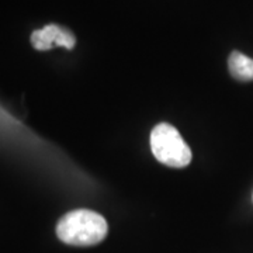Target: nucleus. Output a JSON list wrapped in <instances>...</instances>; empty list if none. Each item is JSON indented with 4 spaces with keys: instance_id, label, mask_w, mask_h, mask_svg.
I'll use <instances>...</instances> for the list:
<instances>
[{
    "instance_id": "20e7f679",
    "label": "nucleus",
    "mask_w": 253,
    "mask_h": 253,
    "mask_svg": "<svg viewBox=\"0 0 253 253\" xmlns=\"http://www.w3.org/2000/svg\"><path fill=\"white\" fill-rule=\"evenodd\" d=\"M228 69L231 76L239 82L253 81V59L239 51H232L228 58Z\"/></svg>"
},
{
    "instance_id": "7ed1b4c3",
    "label": "nucleus",
    "mask_w": 253,
    "mask_h": 253,
    "mask_svg": "<svg viewBox=\"0 0 253 253\" xmlns=\"http://www.w3.org/2000/svg\"><path fill=\"white\" fill-rule=\"evenodd\" d=\"M31 44L38 51H48L54 46H63L73 49L76 38L72 31L58 24H48L41 30H36L31 34Z\"/></svg>"
},
{
    "instance_id": "f03ea898",
    "label": "nucleus",
    "mask_w": 253,
    "mask_h": 253,
    "mask_svg": "<svg viewBox=\"0 0 253 253\" xmlns=\"http://www.w3.org/2000/svg\"><path fill=\"white\" fill-rule=\"evenodd\" d=\"M151 149L158 162L181 169L191 162V151L180 132L170 124H158L151 132Z\"/></svg>"
},
{
    "instance_id": "f257e3e1",
    "label": "nucleus",
    "mask_w": 253,
    "mask_h": 253,
    "mask_svg": "<svg viewBox=\"0 0 253 253\" xmlns=\"http://www.w3.org/2000/svg\"><path fill=\"white\" fill-rule=\"evenodd\" d=\"M107 221L90 210H75L65 214L58 225L56 235L63 244L72 246H93L107 236Z\"/></svg>"
}]
</instances>
